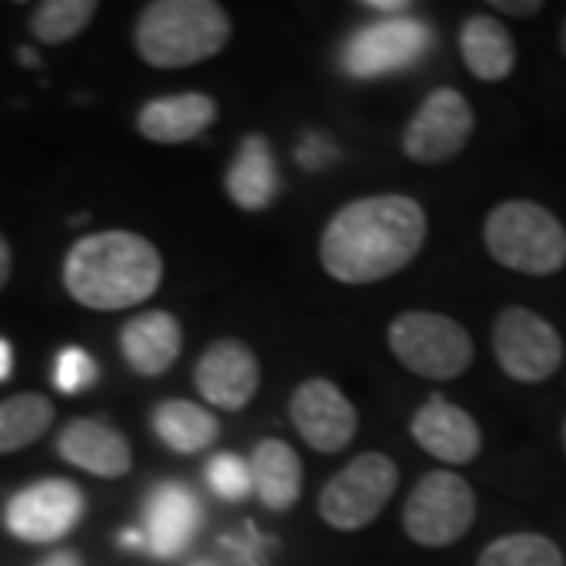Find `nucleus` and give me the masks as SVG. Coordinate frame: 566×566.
Instances as JSON below:
<instances>
[{
	"label": "nucleus",
	"instance_id": "1",
	"mask_svg": "<svg viewBox=\"0 0 566 566\" xmlns=\"http://www.w3.org/2000/svg\"><path fill=\"white\" fill-rule=\"evenodd\" d=\"M424 208L409 196L387 192L344 205L322 233V268L334 281L363 286L400 274L422 252Z\"/></svg>",
	"mask_w": 566,
	"mask_h": 566
},
{
	"label": "nucleus",
	"instance_id": "2",
	"mask_svg": "<svg viewBox=\"0 0 566 566\" xmlns=\"http://www.w3.org/2000/svg\"><path fill=\"white\" fill-rule=\"evenodd\" d=\"M161 277V252L129 230L82 237L63 259L66 293L95 312H120L151 300Z\"/></svg>",
	"mask_w": 566,
	"mask_h": 566
},
{
	"label": "nucleus",
	"instance_id": "3",
	"mask_svg": "<svg viewBox=\"0 0 566 566\" xmlns=\"http://www.w3.org/2000/svg\"><path fill=\"white\" fill-rule=\"evenodd\" d=\"M233 22L214 0H155L136 20V54L155 70H182L221 54Z\"/></svg>",
	"mask_w": 566,
	"mask_h": 566
},
{
	"label": "nucleus",
	"instance_id": "4",
	"mask_svg": "<svg viewBox=\"0 0 566 566\" xmlns=\"http://www.w3.org/2000/svg\"><path fill=\"white\" fill-rule=\"evenodd\" d=\"M485 249L510 271L547 277L566 264V230L545 205L513 199L488 214Z\"/></svg>",
	"mask_w": 566,
	"mask_h": 566
},
{
	"label": "nucleus",
	"instance_id": "5",
	"mask_svg": "<svg viewBox=\"0 0 566 566\" xmlns=\"http://www.w3.org/2000/svg\"><path fill=\"white\" fill-rule=\"evenodd\" d=\"M387 344L403 368L428 381H453L475 359L469 331L438 312L397 315L387 327Z\"/></svg>",
	"mask_w": 566,
	"mask_h": 566
},
{
	"label": "nucleus",
	"instance_id": "6",
	"mask_svg": "<svg viewBox=\"0 0 566 566\" xmlns=\"http://www.w3.org/2000/svg\"><path fill=\"white\" fill-rule=\"evenodd\" d=\"M475 523V491L463 475L434 469L406 497V535L422 547H450Z\"/></svg>",
	"mask_w": 566,
	"mask_h": 566
},
{
	"label": "nucleus",
	"instance_id": "7",
	"mask_svg": "<svg viewBox=\"0 0 566 566\" xmlns=\"http://www.w3.org/2000/svg\"><path fill=\"white\" fill-rule=\"evenodd\" d=\"M400 485V469L385 453H363L344 465L322 491L318 513L337 532L371 526Z\"/></svg>",
	"mask_w": 566,
	"mask_h": 566
},
{
	"label": "nucleus",
	"instance_id": "8",
	"mask_svg": "<svg viewBox=\"0 0 566 566\" xmlns=\"http://www.w3.org/2000/svg\"><path fill=\"white\" fill-rule=\"evenodd\" d=\"M494 356L513 381L542 385L564 365V337L532 308L510 305L494 322Z\"/></svg>",
	"mask_w": 566,
	"mask_h": 566
},
{
	"label": "nucleus",
	"instance_id": "9",
	"mask_svg": "<svg viewBox=\"0 0 566 566\" xmlns=\"http://www.w3.org/2000/svg\"><path fill=\"white\" fill-rule=\"evenodd\" d=\"M82 513L85 494L80 485L66 479H41L7 501L3 526L25 545H51L80 526Z\"/></svg>",
	"mask_w": 566,
	"mask_h": 566
},
{
	"label": "nucleus",
	"instance_id": "10",
	"mask_svg": "<svg viewBox=\"0 0 566 566\" xmlns=\"http://www.w3.org/2000/svg\"><path fill=\"white\" fill-rule=\"evenodd\" d=\"M475 129V114L463 92L434 88L403 129V155L416 164L457 158Z\"/></svg>",
	"mask_w": 566,
	"mask_h": 566
},
{
	"label": "nucleus",
	"instance_id": "11",
	"mask_svg": "<svg viewBox=\"0 0 566 566\" xmlns=\"http://www.w3.org/2000/svg\"><path fill=\"white\" fill-rule=\"evenodd\" d=\"M428 44H431V29L422 20L394 17L353 32V39L340 51V70L356 80L406 70L422 57Z\"/></svg>",
	"mask_w": 566,
	"mask_h": 566
},
{
	"label": "nucleus",
	"instance_id": "12",
	"mask_svg": "<svg viewBox=\"0 0 566 566\" xmlns=\"http://www.w3.org/2000/svg\"><path fill=\"white\" fill-rule=\"evenodd\" d=\"M290 419L303 441L318 453H340L356 438L359 412L346 400V394L334 381L312 378L293 390Z\"/></svg>",
	"mask_w": 566,
	"mask_h": 566
},
{
	"label": "nucleus",
	"instance_id": "13",
	"mask_svg": "<svg viewBox=\"0 0 566 566\" xmlns=\"http://www.w3.org/2000/svg\"><path fill=\"white\" fill-rule=\"evenodd\" d=\"M262 385V368L255 353L233 337L214 340L196 365V390L223 412H240L252 403Z\"/></svg>",
	"mask_w": 566,
	"mask_h": 566
},
{
	"label": "nucleus",
	"instance_id": "14",
	"mask_svg": "<svg viewBox=\"0 0 566 566\" xmlns=\"http://www.w3.org/2000/svg\"><path fill=\"white\" fill-rule=\"evenodd\" d=\"M409 431H412L416 444L441 463L465 465L472 463L482 450V431H479L475 419L465 409L444 400L441 394L428 397L416 409Z\"/></svg>",
	"mask_w": 566,
	"mask_h": 566
},
{
	"label": "nucleus",
	"instance_id": "15",
	"mask_svg": "<svg viewBox=\"0 0 566 566\" xmlns=\"http://www.w3.org/2000/svg\"><path fill=\"white\" fill-rule=\"evenodd\" d=\"M199 526H202V506L186 485L167 482L148 494L142 542L155 557H180L192 545Z\"/></svg>",
	"mask_w": 566,
	"mask_h": 566
},
{
	"label": "nucleus",
	"instance_id": "16",
	"mask_svg": "<svg viewBox=\"0 0 566 566\" xmlns=\"http://www.w3.org/2000/svg\"><path fill=\"white\" fill-rule=\"evenodd\" d=\"M57 453L70 465L98 479H123L133 469V447L114 424L102 419H73L57 434Z\"/></svg>",
	"mask_w": 566,
	"mask_h": 566
},
{
	"label": "nucleus",
	"instance_id": "17",
	"mask_svg": "<svg viewBox=\"0 0 566 566\" xmlns=\"http://www.w3.org/2000/svg\"><path fill=\"white\" fill-rule=\"evenodd\" d=\"M214 120H218V102L211 95L180 92L145 104L136 114V129L142 139L155 145H182L199 139Z\"/></svg>",
	"mask_w": 566,
	"mask_h": 566
},
{
	"label": "nucleus",
	"instance_id": "18",
	"mask_svg": "<svg viewBox=\"0 0 566 566\" xmlns=\"http://www.w3.org/2000/svg\"><path fill=\"white\" fill-rule=\"evenodd\" d=\"M120 353L126 365L145 375L158 378L170 365L180 359L182 353V327L170 312H142L136 318L123 324Z\"/></svg>",
	"mask_w": 566,
	"mask_h": 566
},
{
	"label": "nucleus",
	"instance_id": "19",
	"mask_svg": "<svg viewBox=\"0 0 566 566\" xmlns=\"http://www.w3.org/2000/svg\"><path fill=\"white\" fill-rule=\"evenodd\" d=\"M223 186H227L230 202L249 214H259L274 205L281 192V174L264 136H245L233 164L227 167Z\"/></svg>",
	"mask_w": 566,
	"mask_h": 566
},
{
	"label": "nucleus",
	"instance_id": "20",
	"mask_svg": "<svg viewBox=\"0 0 566 566\" xmlns=\"http://www.w3.org/2000/svg\"><path fill=\"white\" fill-rule=\"evenodd\" d=\"M252 491H259L262 504L283 513L303 494V460L281 438H264L252 453Z\"/></svg>",
	"mask_w": 566,
	"mask_h": 566
},
{
	"label": "nucleus",
	"instance_id": "21",
	"mask_svg": "<svg viewBox=\"0 0 566 566\" xmlns=\"http://www.w3.org/2000/svg\"><path fill=\"white\" fill-rule=\"evenodd\" d=\"M460 54L469 73L482 82H501L516 66V44L501 22L488 13L469 17L460 29Z\"/></svg>",
	"mask_w": 566,
	"mask_h": 566
},
{
	"label": "nucleus",
	"instance_id": "22",
	"mask_svg": "<svg viewBox=\"0 0 566 566\" xmlns=\"http://www.w3.org/2000/svg\"><path fill=\"white\" fill-rule=\"evenodd\" d=\"M151 424H155V434L177 453H199L214 444L221 434L218 416L192 400H164L155 409Z\"/></svg>",
	"mask_w": 566,
	"mask_h": 566
},
{
	"label": "nucleus",
	"instance_id": "23",
	"mask_svg": "<svg viewBox=\"0 0 566 566\" xmlns=\"http://www.w3.org/2000/svg\"><path fill=\"white\" fill-rule=\"evenodd\" d=\"M54 422V403L44 394H17L0 403V457L35 444Z\"/></svg>",
	"mask_w": 566,
	"mask_h": 566
},
{
	"label": "nucleus",
	"instance_id": "24",
	"mask_svg": "<svg viewBox=\"0 0 566 566\" xmlns=\"http://www.w3.org/2000/svg\"><path fill=\"white\" fill-rule=\"evenodd\" d=\"M95 0H44L29 17V32L41 44H66L95 20Z\"/></svg>",
	"mask_w": 566,
	"mask_h": 566
},
{
	"label": "nucleus",
	"instance_id": "25",
	"mask_svg": "<svg viewBox=\"0 0 566 566\" xmlns=\"http://www.w3.org/2000/svg\"><path fill=\"white\" fill-rule=\"evenodd\" d=\"M475 566H566L560 547L545 535H504L479 554Z\"/></svg>",
	"mask_w": 566,
	"mask_h": 566
},
{
	"label": "nucleus",
	"instance_id": "26",
	"mask_svg": "<svg viewBox=\"0 0 566 566\" xmlns=\"http://www.w3.org/2000/svg\"><path fill=\"white\" fill-rule=\"evenodd\" d=\"M208 485L223 501H245L252 491V469L237 453H218L208 463Z\"/></svg>",
	"mask_w": 566,
	"mask_h": 566
},
{
	"label": "nucleus",
	"instance_id": "27",
	"mask_svg": "<svg viewBox=\"0 0 566 566\" xmlns=\"http://www.w3.org/2000/svg\"><path fill=\"white\" fill-rule=\"evenodd\" d=\"M95 378H98V365L80 346H70V349H63L61 356H57L54 381H57L63 394H80L85 387L95 385Z\"/></svg>",
	"mask_w": 566,
	"mask_h": 566
},
{
	"label": "nucleus",
	"instance_id": "28",
	"mask_svg": "<svg viewBox=\"0 0 566 566\" xmlns=\"http://www.w3.org/2000/svg\"><path fill=\"white\" fill-rule=\"evenodd\" d=\"M491 10L510 13V17H535V13H542V0H526V3H520V0H494Z\"/></svg>",
	"mask_w": 566,
	"mask_h": 566
},
{
	"label": "nucleus",
	"instance_id": "29",
	"mask_svg": "<svg viewBox=\"0 0 566 566\" xmlns=\"http://www.w3.org/2000/svg\"><path fill=\"white\" fill-rule=\"evenodd\" d=\"M35 566H85L82 564V557L76 551H70V547H61V551H54V554H48L44 560H39Z\"/></svg>",
	"mask_w": 566,
	"mask_h": 566
},
{
	"label": "nucleus",
	"instance_id": "30",
	"mask_svg": "<svg viewBox=\"0 0 566 566\" xmlns=\"http://www.w3.org/2000/svg\"><path fill=\"white\" fill-rule=\"evenodd\" d=\"M365 10H378V13H403V10H412L409 0H365Z\"/></svg>",
	"mask_w": 566,
	"mask_h": 566
},
{
	"label": "nucleus",
	"instance_id": "31",
	"mask_svg": "<svg viewBox=\"0 0 566 566\" xmlns=\"http://www.w3.org/2000/svg\"><path fill=\"white\" fill-rule=\"evenodd\" d=\"M10 274H13V252H10V243H7V237L0 233V290L7 286Z\"/></svg>",
	"mask_w": 566,
	"mask_h": 566
},
{
	"label": "nucleus",
	"instance_id": "32",
	"mask_svg": "<svg viewBox=\"0 0 566 566\" xmlns=\"http://www.w3.org/2000/svg\"><path fill=\"white\" fill-rule=\"evenodd\" d=\"M13 375V346L0 337V381H10Z\"/></svg>",
	"mask_w": 566,
	"mask_h": 566
},
{
	"label": "nucleus",
	"instance_id": "33",
	"mask_svg": "<svg viewBox=\"0 0 566 566\" xmlns=\"http://www.w3.org/2000/svg\"><path fill=\"white\" fill-rule=\"evenodd\" d=\"M20 57H22V63H25V66H39V54H32L29 48H22Z\"/></svg>",
	"mask_w": 566,
	"mask_h": 566
},
{
	"label": "nucleus",
	"instance_id": "34",
	"mask_svg": "<svg viewBox=\"0 0 566 566\" xmlns=\"http://www.w3.org/2000/svg\"><path fill=\"white\" fill-rule=\"evenodd\" d=\"M560 51H564V57H566V22H564V29H560Z\"/></svg>",
	"mask_w": 566,
	"mask_h": 566
},
{
	"label": "nucleus",
	"instance_id": "35",
	"mask_svg": "<svg viewBox=\"0 0 566 566\" xmlns=\"http://www.w3.org/2000/svg\"><path fill=\"white\" fill-rule=\"evenodd\" d=\"M189 566H223V564H214V560H196V564Z\"/></svg>",
	"mask_w": 566,
	"mask_h": 566
},
{
	"label": "nucleus",
	"instance_id": "36",
	"mask_svg": "<svg viewBox=\"0 0 566 566\" xmlns=\"http://www.w3.org/2000/svg\"><path fill=\"white\" fill-rule=\"evenodd\" d=\"M564 447H566V422H564Z\"/></svg>",
	"mask_w": 566,
	"mask_h": 566
}]
</instances>
